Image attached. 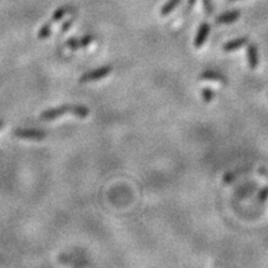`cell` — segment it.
I'll use <instances>...</instances> for the list:
<instances>
[{
	"label": "cell",
	"instance_id": "7c38bea8",
	"mask_svg": "<svg viewBox=\"0 0 268 268\" xmlns=\"http://www.w3.org/2000/svg\"><path fill=\"white\" fill-rule=\"evenodd\" d=\"M58 261H60L61 263H63V265L74 266L75 268H82V267H83V266H82L81 263L76 262V261H75V260H72V257H69V256H66V255L58 256Z\"/></svg>",
	"mask_w": 268,
	"mask_h": 268
},
{
	"label": "cell",
	"instance_id": "9c48e42d",
	"mask_svg": "<svg viewBox=\"0 0 268 268\" xmlns=\"http://www.w3.org/2000/svg\"><path fill=\"white\" fill-rule=\"evenodd\" d=\"M248 44V39L247 37H239V39H234L231 41L226 42V44L223 45L222 50L225 53H231V51H236L239 49H241L242 46Z\"/></svg>",
	"mask_w": 268,
	"mask_h": 268
},
{
	"label": "cell",
	"instance_id": "5b68a950",
	"mask_svg": "<svg viewBox=\"0 0 268 268\" xmlns=\"http://www.w3.org/2000/svg\"><path fill=\"white\" fill-rule=\"evenodd\" d=\"M209 34H210V25H209L208 23H203V24L199 27V29H197L196 36H195L194 40L195 48H201V46L205 44Z\"/></svg>",
	"mask_w": 268,
	"mask_h": 268
},
{
	"label": "cell",
	"instance_id": "4fadbf2b",
	"mask_svg": "<svg viewBox=\"0 0 268 268\" xmlns=\"http://www.w3.org/2000/svg\"><path fill=\"white\" fill-rule=\"evenodd\" d=\"M75 20H76V16H71V18L69 19L67 21H65L62 24V27H61V34H65V32H67L70 30V27L74 25Z\"/></svg>",
	"mask_w": 268,
	"mask_h": 268
},
{
	"label": "cell",
	"instance_id": "5bb4252c",
	"mask_svg": "<svg viewBox=\"0 0 268 268\" xmlns=\"http://www.w3.org/2000/svg\"><path fill=\"white\" fill-rule=\"evenodd\" d=\"M201 95H203L204 101H205L206 103L211 102L214 98V92L211 91V88H209V87H205V88H203V91H201Z\"/></svg>",
	"mask_w": 268,
	"mask_h": 268
},
{
	"label": "cell",
	"instance_id": "ba28073f",
	"mask_svg": "<svg viewBox=\"0 0 268 268\" xmlns=\"http://www.w3.org/2000/svg\"><path fill=\"white\" fill-rule=\"evenodd\" d=\"M247 60L248 65L252 70H255L258 65H260V54H258V49L255 44H247Z\"/></svg>",
	"mask_w": 268,
	"mask_h": 268
},
{
	"label": "cell",
	"instance_id": "ac0fdd59",
	"mask_svg": "<svg viewBox=\"0 0 268 268\" xmlns=\"http://www.w3.org/2000/svg\"><path fill=\"white\" fill-rule=\"evenodd\" d=\"M4 124H5V122H4V119H1V118H0V129L3 128V127H4Z\"/></svg>",
	"mask_w": 268,
	"mask_h": 268
},
{
	"label": "cell",
	"instance_id": "e0dca14e",
	"mask_svg": "<svg viewBox=\"0 0 268 268\" xmlns=\"http://www.w3.org/2000/svg\"><path fill=\"white\" fill-rule=\"evenodd\" d=\"M195 1H196V0H188V4H187V6H185V9H184V13L185 14L190 13L191 8H192V6H194Z\"/></svg>",
	"mask_w": 268,
	"mask_h": 268
},
{
	"label": "cell",
	"instance_id": "7a4b0ae2",
	"mask_svg": "<svg viewBox=\"0 0 268 268\" xmlns=\"http://www.w3.org/2000/svg\"><path fill=\"white\" fill-rule=\"evenodd\" d=\"M113 71V67L112 66H102V67H98V69L92 70V71H87L80 77L79 82L80 83H89V82H96L100 81V80L105 79L108 75L112 74Z\"/></svg>",
	"mask_w": 268,
	"mask_h": 268
},
{
	"label": "cell",
	"instance_id": "3957f363",
	"mask_svg": "<svg viewBox=\"0 0 268 268\" xmlns=\"http://www.w3.org/2000/svg\"><path fill=\"white\" fill-rule=\"evenodd\" d=\"M13 135L27 140H44L45 138L48 137V133L45 131H40V129L14 128Z\"/></svg>",
	"mask_w": 268,
	"mask_h": 268
},
{
	"label": "cell",
	"instance_id": "2e32d148",
	"mask_svg": "<svg viewBox=\"0 0 268 268\" xmlns=\"http://www.w3.org/2000/svg\"><path fill=\"white\" fill-rule=\"evenodd\" d=\"M258 197H260L261 201H265V200L268 197V188H265V189L258 194Z\"/></svg>",
	"mask_w": 268,
	"mask_h": 268
},
{
	"label": "cell",
	"instance_id": "277c9868",
	"mask_svg": "<svg viewBox=\"0 0 268 268\" xmlns=\"http://www.w3.org/2000/svg\"><path fill=\"white\" fill-rule=\"evenodd\" d=\"M95 40H96L95 35H83V36L70 37V39L66 41L65 46L66 48L71 49V50H79V49H84L87 48V46H89L91 44H93Z\"/></svg>",
	"mask_w": 268,
	"mask_h": 268
},
{
	"label": "cell",
	"instance_id": "8992f818",
	"mask_svg": "<svg viewBox=\"0 0 268 268\" xmlns=\"http://www.w3.org/2000/svg\"><path fill=\"white\" fill-rule=\"evenodd\" d=\"M75 10V8H72L71 5H63V6H60V8H57L55 10V13L53 14V16H51L50 20L48 21V24L50 25V27H54V25L57 24L58 21L62 20L63 18H65L67 14L72 13V11Z\"/></svg>",
	"mask_w": 268,
	"mask_h": 268
},
{
	"label": "cell",
	"instance_id": "d6986e66",
	"mask_svg": "<svg viewBox=\"0 0 268 268\" xmlns=\"http://www.w3.org/2000/svg\"><path fill=\"white\" fill-rule=\"evenodd\" d=\"M230 1H235V0H230Z\"/></svg>",
	"mask_w": 268,
	"mask_h": 268
},
{
	"label": "cell",
	"instance_id": "8fae6325",
	"mask_svg": "<svg viewBox=\"0 0 268 268\" xmlns=\"http://www.w3.org/2000/svg\"><path fill=\"white\" fill-rule=\"evenodd\" d=\"M180 1H182V0H168V1L164 4L163 8H161V15L165 16V15H169L170 13H173Z\"/></svg>",
	"mask_w": 268,
	"mask_h": 268
},
{
	"label": "cell",
	"instance_id": "52a82bcc",
	"mask_svg": "<svg viewBox=\"0 0 268 268\" xmlns=\"http://www.w3.org/2000/svg\"><path fill=\"white\" fill-rule=\"evenodd\" d=\"M241 16V11L240 10H230L226 13H222L221 15L216 16V24H232L235 21H237Z\"/></svg>",
	"mask_w": 268,
	"mask_h": 268
},
{
	"label": "cell",
	"instance_id": "9a60e30c",
	"mask_svg": "<svg viewBox=\"0 0 268 268\" xmlns=\"http://www.w3.org/2000/svg\"><path fill=\"white\" fill-rule=\"evenodd\" d=\"M204 9H205V13L208 15H213L214 6L213 3H211V0H204Z\"/></svg>",
	"mask_w": 268,
	"mask_h": 268
},
{
	"label": "cell",
	"instance_id": "6da1fadb",
	"mask_svg": "<svg viewBox=\"0 0 268 268\" xmlns=\"http://www.w3.org/2000/svg\"><path fill=\"white\" fill-rule=\"evenodd\" d=\"M65 114H74L80 118H86L89 116V109L83 105H62L55 108H49L40 113L41 121H55L58 117Z\"/></svg>",
	"mask_w": 268,
	"mask_h": 268
},
{
	"label": "cell",
	"instance_id": "30bf717a",
	"mask_svg": "<svg viewBox=\"0 0 268 268\" xmlns=\"http://www.w3.org/2000/svg\"><path fill=\"white\" fill-rule=\"evenodd\" d=\"M201 79L205 81H213V82H220V83H226V79L222 74L217 71H213V70H206L205 72L201 74Z\"/></svg>",
	"mask_w": 268,
	"mask_h": 268
}]
</instances>
